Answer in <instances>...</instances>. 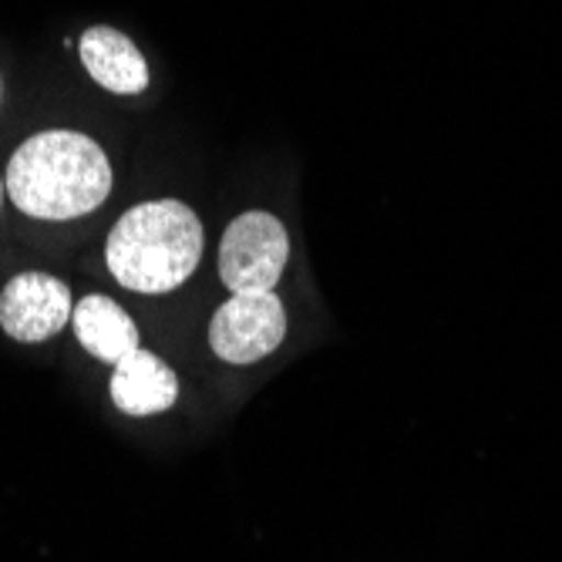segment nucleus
I'll list each match as a JSON object with an SVG mask.
<instances>
[{
  "label": "nucleus",
  "instance_id": "39448f33",
  "mask_svg": "<svg viewBox=\"0 0 562 562\" xmlns=\"http://www.w3.org/2000/svg\"><path fill=\"white\" fill-rule=\"evenodd\" d=\"M75 314L68 283L47 273H21L0 293V324L21 344L55 337Z\"/></svg>",
  "mask_w": 562,
  "mask_h": 562
},
{
  "label": "nucleus",
  "instance_id": "423d86ee",
  "mask_svg": "<svg viewBox=\"0 0 562 562\" xmlns=\"http://www.w3.org/2000/svg\"><path fill=\"white\" fill-rule=\"evenodd\" d=\"M179 397V381L166 361H159L156 353L148 350H132L128 357L115 364L112 374V401L119 412L132 418H148L169 412Z\"/></svg>",
  "mask_w": 562,
  "mask_h": 562
},
{
  "label": "nucleus",
  "instance_id": "0eeeda50",
  "mask_svg": "<svg viewBox=\"0 0 562 562\" xmlns=\"http://www.w3.org/2000/svg\"><path fill=\"white\" fill-rule=\"evenodd\" d=\"M81 61L88 75L115 94H138L148 85V65L142 58V50L115 27H91L81 34Z\"/></svg>",
  "mask_w": 562,
  "mask_h": 562
},
{
  "label": "nucleus",
  "instance_id": "1a4fd4ad",
  "mask_svg": "<svg viewBox=\"0 0 562 562\" xmlns=\"http://www.w3.org/2000/svg\"><path fill=\"white\" fill-rule=\"evenodd\" d=\"M0 199H4V182H0Z\"/></svg>",
  "mask_w": 562,
  "mask_h": 562
},
{
  "label": "nucleus",
  "instance_id": "20e7f679",
  "mask_svg": "<svg viewBox=\"0 0 562 562\" xmlns=\"http://www.w3.org/2000/svg\"><path fill=\"white\" fill-rule=\"evenodd\" d=\"M286 334V311L270 293H233L210 324L213 353L226 364H252L273 353Z\"/></svg>",
  "mask_w": 562,
  "mask_h": 562
},
{
  "label": "nucleus",
  "instance_id": "7ed1b4c3",
  "mask_svg": "<svg viewBox=\"0 0 562 562\" xmlns=\"http://www.w3.org/2000/svg\"><path fill=\"white\" fill-rule=\"evenodd\" d=\"M290 236L273 213L252 210L229 223L220 243V277L233 293H270L286 267Z\"/></svg>",
  "mask_w": 562,
  "mask_h": 562
},
{
  "label": "nucleus",
  "instance_id": "6e6552de",
  "mask_svg": "<svg viewBox=\"0 0 562 562\" xmlns=\"http://www.w3.org/2000/svg\"><path fill=\"white\" fill-rule=\"evenodd\" d=\"M75 337L98 361L119 364L122 357L138 350V327L112 296L91 293L75 306Z\"/></svg>",
  "mask_w": 562,
  "mask_h": 562
},
{
  "label": "nucleus",
  "instance_id": "f257e3e1",
  "mask_svg": "<svg viewBox=\"0 0 562 562\" xmlns=\"http://www.w3.org/2000/svg\"><path fill=\"white\" fill-rule=\"evenodd\" d=\"M11 202L34 220H78L112 192V166L94 138L68 128L31 135L8 166Z\"/></svg>",
  "mask_w": 562,
  "mask_h": 562
},
{
  "label": "nucleus",
  "instance_id": "f03ea898",
  "mask_svg": "<svg viewBox=\"0 0 562 562\" xmlns=\"http://www.w3.org/2000/svg\"><path fill=\"white\" fill-rule=\"evenodd\" d=\"M202 257V223L179 199L128 210L105 246L112 277L135 293H169L186 283Z\"/></svg>",
  "mask_w": 562,
  "mask_h": 562
}]
</instances>
